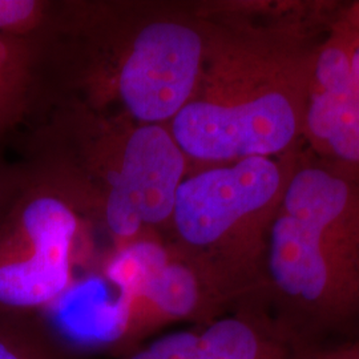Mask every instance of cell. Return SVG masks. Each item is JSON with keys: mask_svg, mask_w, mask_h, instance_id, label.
Segmentation results:
<instances>
[{"mask_svg": "<svg viewBox=\"0 0 359 359\" xmlns=\"http://www.w3.org/2000/svg\"><path fill=\"white\" fill-rule=\"evenodd\" d=\"M20 105L0 88V142L26 117Z\"/></svg>", "mask_w": 359, "mask_h": 359, "instance_id": "cell-12", "label": "cell"}, {"mask_svg": "<svg viewBox=\"0 0 359 359\" xmlns=\"http://www.w3.org/2000/svg\"><path fill=\"white\" fill-rule=\"evenodd\" d=\"M206 23L203 72L169 129L191 164L271 157L301 145L316 50L327 28L259 8L200 13Z\"/></svg>", "mask_w": 359, "mask_h": 359, "instance_id": "cell-1", "label": "cell"}, {"mask_svg": "<svg viewBox=\"0 0 359 359\" xmlns=\"http://www.w3.org/2000/svg\"><path fill=\"white\" fill-rule=\"evenodd\" d=\"M304 359H359V344L333 347L310 346Z\"/></svg>", "mask_w": 359, "mask_h": 359, "instance_id": "cell-13", "label": "cell"}, {"mask_svg": "<svg viewBox=\"0 0 359 359\" xmlns=\"http://www.w3.org/2000/svg\"><path fill=\"white\" fill-rule=\"evenodd\" d=\"M53 7L38 0H0V34L46 40L55 25Z\"/></svg>", "mask_w": 359, "mask_h": 359, "instance_id": "cell-9", "label": "cell"}, {"mask_svg": "<svg viewBox=\"0 0 359 359\" xmlns=\"http://www.w3.org/2000/svg\"><path fill=\"white\" fill-rule=\"evenodd\" d=\"M261 297L308 344L359 320V184L302 147L270 225Z\"/></svg>", "mask_w": 359, "mask_h": 359, "instance_id": "cell-2", "label": "cell"}, {"mask_svg": "<svg viewBox=\"0 0 359 359\" xmlns=\"http://www.w3.org/2000/svg\"><path fill=\"white\" fill-rule=\"evenodd\" d=\"M301 145L323 165L359 184V97L355 90L309 87Z\"/></svg>", "mask_w": 359, "mask_h": 359, "instance_id": "cell-7", "label": "cell"}, {"mask_svg": "<svg viewBox=\"0 0 359 359\" xmlns=\"http://www.w3.org/2000/svg\"><path fill=\"white\" fill-rule=\"evenodd\" d=\"M26 179V167H13L0 161V221L22 191Z\"/></svg>", "mask_w": 359, "mask_h": 359, "instance_id": "cell-10", "label": "cell"}, {"mask_svg": "<svg viewBox=\"0 0 359 359\" xmlns=\"http://www.w3.org/2000/svg\"><path fill=\"white\" fill-rule=\"evenodd\" d=\"M83 224L75 201L31 165L0 221V316L40 317L76 283Z\"/></svg>", "mask_w": 359, "mask_h": 359, "instance_id": "cell-5", "label": "cell"}, {"mask_svg": "<svg viewBox=\"0 0 359 359\" xmlns=\"http://www.w3.org/2000/svg\"><path fill=\"white\" fill-rule=\"evenodd\" d=\"M170 245V255L139 293L126 301H116L114 316L118 354L140 345L169 325H200L237 309L198 262Z\"/></svg>", "mask_w": 359, "mask_h": 359, "instance_id": "cell-6", "label": "cell"}, {"mask_svg": "<svg viewBox=\"0 0 359 359\" xmlns=\"http://www.w3.org/2000/svg\"><path fill=\"white\" fill-rule=\"evenodd\" d=\"M0 359H69L40 317L0 316Z\"/></svg>", "mask_w": 359, "mask_h": 359, "instance_id": "cell-8", "label": "cell"}, {"mask_svg": "<svg viewBox=\"0 0 359 359\" xmlns=\"http://www.w3.org/2000/svg\"><path fill=\"white\" fill-rule=\"evenodd\" d=\"M342 15L353 31V87L359 97V1L344 4Z\"/></svg>", "mask_w": 359, "mask_h": 359, "instance_id": "cell-11", "label": "cell"}, {"mask_svg": "<svg viewBox=\"0 0 359 359\" xmlns=\"http://www.w3.org/2000/svg\"><path fill=\"white\" fill-rule=\"evenodd\" d=\"M115 50L97 71V96L120 107L118 116L136 124L168 126L197 90L206 52L205 20L187 11L136 13L118 28Z\"/></svg>", "mask_w": 359, "mask_h": 359, "instance_id": "cell-4", "label": "cell"}, {"mask_svg": "<svg viewBox=\"0 0 359 359\" xmlns=\"http://www.w3.org/2000/svg\"><path fill=\"white\" fill-rule=\"evenodd\" d=\"M299 149L196 168L179 187L169 243L198 262L237 308L262 299L270 225Z\"/></svg>", "mask_w": 359, "mask_h": 359, "instance_id": "cell-3", "label": "cell"}]
</instances>
